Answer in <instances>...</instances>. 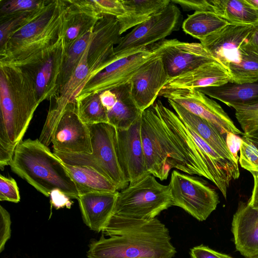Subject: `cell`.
I'll return each instance as SVG.
<instances>
[{"label":"cell","instance_id":"6da1fadb","mask_svg":"<svg viewBox=\"0 0 258 258\" xmlns=\"http://www.w3.org/2000/svg\"><path fill=\"white\" fill-rule=\"evenodd\" d=\"M141 134L150 174L164 180L175 168L210 180L205 157L186 125L160 100L143 112Z\"/></svg>","mask_w":258,"mask_h":258},{"label":"cell","instance_id":"7a4b0ae2","mask_svg":"<svg viewBox=\"0 0 258 258\" xmlns=\"http://www.w3.org/2000/svg\"><path fill=\"white\" fill-rule=\"evenodd\" d=\"M88 258H173L176 253L166 226L157 218L141 220L112 215Z\"/></svg>","mask_w":258,"mask_h":258},{"label":"cell","instance_id":"3957f363","mask_svg":"<svg viewBox=\"0 0 258 258\" xmlns=\"http://www.w3.org/2000/svg\"><path fill=\"white\" fill-rule=\"evenodd\" d=\"M34 80L24 68L0 63V168L10 165L17 146L40 104Z\"/></svg>","mask_w":258,"mask_h":258},{"label":"cell","instance_id":"277c9868","mask_svg":"<svg viewBox=\"0 0 258 258\" xmlns=\"http://www.w3.org/2000/svg\"><path fill=\"white\" fill-rule=\"evenodd\" d=\"M66 4L49 0L0 48V63L25 68L43 59L63 38Z\"/></svg>","mask_w":258,"mask_h":258},{"label":"cell","instance_id":"5b68a950","mask_svg":"<svg viewBox=\"0 0 258 258\" xmlns=\"http://www.w3.org/2000/svg\"><path fill=\"white\" fill-rule=\"evenodd\" d=\"M10 166L13 172L45 197L58 189L71 199L79 197L64 163L39 139L20 142Z\"/></svg>","mask_w":258,"mask_h":258},{"label":"cell","instance_id":"8992f818","mask_svg":"<svg viewBox=\"0 0 258 258\" xmlns=\"http://www.w3.org/2000/svg\"><path fill=\"white\" fill-rule=\"evenodd\" d=\"M92 153H67L53 151L63 162L71 165L91 167L106 177L117 190L127 187L129 182L120 167L117 150V129L108 123L88 125Z\"/></svg>","mask_w":258,"mask_h":258},{"label":"cell","instance_id":"52a82bcc","mask_svg":"<svg viewBox=\"0 0 258 258\" xmlns=\"http://www.w3.org/2000/svg\"><path fill=\"white\" fill-rule=\"evenodd\" d=\"M170 186L149 174L118 192L113 215L150 220L172 206Z\"/></svg>","mask_w":258,"mask_h":258},{"label":"cell","instance_id":"ba28073f","mask_svg":"<svg viewBox=\"0 0 258 258\" xmlns=\"http://www.w3.org/2000/svg\"><path fill=\"white\" fill-rule=\"evenodd\" d=\"M169 185L173 206L181 208L199 221L206 220L220 202L216 190L197 176L173 170Z\"/></svg>","mask_w":258,"mask_h":258},{"label":"cell","instance_id":"9c48e42d","mask_svg":"<svg viewBox=\"0 0 258 258\" xmlns=\"http://www.w3.org/2000/svg\"><path fill=\"white\" fill-rule=\"evenodd\" d=\"M182 20L179 9L171 2L162 10L121 37L114 48V54L143 50L160 42L178 30Z\"/></svg>","mask_w":258,"mask_h":258},{"label":"cell","instance_id":"30bf717a","mask_svg":"<svg viewBox=\"0 0 258 258\" xmlns=\"http://www.w3.org/2000/svg\"><path fill=\"white\" fill-rule=\"evenodd\" d=\"M160 51L159 42L123 57L115 55L117 58L88 81L77 96L99 94L129 82L140 69Z\"/></svg>","mask_w":258,"mask_h":258},{"label":"cell","instance_id":"8fae6325","mask_svg":"<svg viewBox=\"0 0 258 258\" xmlns=\"http://www.w3.org/2000/svg\"><path fill=\"white\" fill-rule=\"evenodd\" d=\"M159 95L173 101L190 113L207 121L225 136L228 133L237 135L243 134L217 102L198 89L163 88Z\"/></svg>","mask_w":258,"mask_h":258},{"label":"cell","instance_id":"7c38bea8","mask_svg":"<svg viewBox=\"0 0 258 258\" xmlns=\"http://www.w3.org/2000/svg\"><path fill=\"white\" fill-rule=\"evenodd\" d=\"M51 143L53 151L92 153L90 130L88 125L80 118L75 101L67 104L54 129Z\"/></svg>","mask_w":258,"mask_h":258},{"label":"cell","instance_id":"4fadbf2b","mask_svg":"<svg viewBox=\"0 0 258 258\" xmlns=\"http://www.w3.org/2000/svg\"><path fill=\"white\" fill-rule=\"evenodd\" d=\"M121 37L117 18L102 15L93 28L88 46L87 59L90 73L87 82L112 62L115 45Z\"/></svg>","mask_w":258,"mask_h":258},{"label":"cell","instance_id":"5bb4252c","mask_svg":"<svg viewBox=\"0 0 258 258\" xmlns=\"http://www.w3.org/2000/svg\"><path fill=\"white\" fill-rule=\"evenodd\" d=\"M160 43V54L169 79L216 61L201 43L174 39H164Z\"/></svg>","mask_w":258,"mask_h":258},{"label":"cell","instance_id":"9a60e30c","mask_svg":"<svg viewBox=\"0 0 258 258\" xmlns=\"http://www.w3.org/2000/svg\"><path fill=\"white\" fill-rule=\"evenodd\" d=\"M141 125V117L126 130L117 129L118 160L129 185L150 174L146 165Z\"/></svg>","mask_w":258,"mask_h":258},{"label":"cell","instance_id":"2e32d148","mask_svg":"<svg viewBox=\"0 0 258 258\" xmlns=\"http://www.w3.org/2000/svg\"><path fill=\"white\" fill-rule=\"evenodd\" d=\"M169 78L160 54L144 64L130 81L132 97L142 112L152 105Z\"/></svg>","mask_w":258,"mask_h":258},{"label":"cell","instance_id":"e0dca14e","mask_svg":"<svg viewBox=\"0 0 258 258\" xmlns=\"http://www.w3.org/2000/svg\"><path fill=\"white\" fill-rule=\"evenodd\" d=\"M254 25L229 23L200 40L213 58L227 71L237 61L239 48L252 32Z\"/></svg>","mask_w":258,"mask_h":258},{"label":"cell","instance_id":"ac0fdd59","mask_svg":"<svg viewBox=\"0 0 258 258\" xmlns=\"http://www.w3.org/2000/svg\"><path fill=\"white\" fill-rule=\"evenodd\" d=\"M66 49L63 38L41 60L25 68L32 76L40 103L55 98Z\"/></svg>","mask_w":258,"mask_h":258},{"label":"cell","instance_id":"d6986e66","mask_svg":"<svg viewBox=\"0 0 258 258\" xmlns=\"http://www.w3.org/2000/svg\"><path fill=\"white\" fill-rule=\"evenodd\" d=\"M231 232L237 251L244 258L258 255V212L240 201L234 214Z\"/></svg>","mask_w":258,"mask_h":258},{"label":"cell","instance_id":"ffe728a7","mask_svg":"<svg viewBox=\"0 0 258 258\" xmlns=\"http://www.w3.org/2000/svg\"><path fill=\"white\" fill-rule=\"evenodd\" d=\"M229 82H231V77L228 71L218 62L214 61L169 79L163 88L198 89L220 86Z\"/></svg>","mask_w":258,"mask_h":258},{"label":"cell","instance_id":"44dd1931","mask_svg":"<svg viewBox=\"0 0 258 258\" xmlns=\"http://www.w3.org/2000/svg\"><path fill=\"white\" fill-rule=\"evenodd\" d=\"M118 191L90 192L78 199L83 220L91 230L102 231L112 216Z\"/></svg>","mask_w":258,"mask_h":258},{"label":"cell","instance_id":"7402d4cb","mask_svg":"<svg viewBox=\"0 0 258 258\" xmlns=\"http://www.w3.org/2000/svg\"><path fill=\"white\" fill-rule=\"evenodd\" d=\"M179 118L224 158L238 164L229 151L226 136L204 119L190 113L173 101L167 99Z\"/></svg>","mask_w":258,"mask_h":258},{"label":"cell","instance_id":"603a6c76","mask_svg":"<svg viewBox=\"0 0 258 258\" xmlns=\"http://www.w3.org/2000/svg\"><path fill=\"white\" fill-rule=\"evenodd\" d=\"M66 11L63 28V40L66 51L84 34L94 28L99 16L71 0L64 1Z\"/></svg>","mask_w":258,"mask_h":258},{"label":"cell","instance_id":"cb8c5ba5","mask_svg":"<svg viewBox=\"0 0 258 258\" xmlns=\"http://www.w3.org/2000/svg\"><path fill=\"white\" fill-rule=\"evenodd\" d=\"M198 90L232 108L258 104V81L243 84L229 82L220 86Z\"/></svg>","mask_w":258,"mask_h":258},{"label":"cell","instance_id":"d4e9b609","mask_svg":"<svg viewBox=\"0 0 258 258\" xmlns=\"http://www.w3.org/2000/svg\"><path fill=\"white\" fill-rule=\"evenodd\" d=\"M112 90L116 95L117 101L107 112L108 123L116 129L126 130L141 117L143 112L132 97L130 82Z\"/></svg>","mask_w":258,"mask_h":258},{"label":"cell","instance_id":"484cf974","mask_svg":"<svg viewBox=\"0 0 258 258\" xmlns=\"http://www.w3.org/2000/svg\"><path fill=\"white\" fill-rule=\"evenodd\" d=\"M124 13L117 18L120 33L141 24L162 10L170 2V0H122Z\"/></svg>","mask_w":258,"mask_h":258},{"label":"cell","instance_id":"4316f807","mask_svg":"<svg viewBox=\"0 0 258 258\" xmlns=\"http://www.w3.org/2000/svg\"><path fill=\"white\" fill-rule=\"evenodd\" d=\"M64 165L77 187L79 196L90 192L117 191L110 181L91 167L71 165L64 163Z\"/></svg>","mask_w":258,"mask_h":258},{"label":"cell","instance_id":"83f0119b","mask_svg":"<svg viewBox=\"0 0 258 258\" xmlns=\"http://www.w3.org/2000/svg\"><path fill=\"white\" fill-rule=\"evenodd\" d=\"M213 13L231 24L255 25L258 10L246 0H212Z\"/></svg>","mask_w":258,"mask_h":258},{"label":"cell","instance_id":"f1b7e54d","mask_svg":"<svg viewBox=\"0 0 258 258\" xmlns=\"http://www.w3.org/2000/svg\"><path fill=\"white\" fill-rule=\"evenodd\" d=\"M231 82L237 84L258 81V51L246 41L239 47L237 61L229 64Z\"/></svg>","mask_w":258,"mask_h":258},{"label":"cell","instance_id":"f546056e","mask_svg":"<svg viewBox=\"0 0 258 258\" xmlns=\"http://www.w3.org/2000/svg\"><path fill=\"white\" fill-rule=\"evenodd\" d=\"M228 24L214 13L199 11L188 15L182 28L186 33L201 40Z\"/></svg>","mask_w":258,"mask_h":258},{"label":"cell","instance_id":"4dcf8cb0","mask_svg":"<svg viewBox=\"0 0 258 258\" xmlns=\"http://www.w3.org/2000/svg\"><path fill=\"white\" fill-rule=\"evenodd\" d=\"M75 101L78 115L86 124L108 123L107 111L101 102L99 94L78 96Z\"/></svg>","mask_w":258,"mask_h":258},{"label":"cell","instance_id":"1f68e13d","mask_svg":"<svg viewBox=\"0 0 258 258\" xmlns=\"http://www.w3.org/2000/svg\"><path fill=\"white\" fill-rule=\"evenodd\" d=\"M93 28L77 39L66 51L59 80V90L69 81L88 48L92 39Z\"/></svg>","mask_w":258,"mask_h":258},{"label":"cell","instance_id":"d6a6232c","mask_svg":"<svg viewBox=\"0 0 258 258\" xmlns=\"http://www.w3.org/2000/svg\"><path fill=\"white\" fill-rule=\"evenodd\" d=\"M89 46V45H88ZM88 47L69 81L59 90L57 96L75 101L76 97L87 82L90 73L88 63Z\"/></svg>","mask_w":258,"mask_h":258},{"label":"cell","instance_id":"836d02e7","mask_svg":"<svg viewBox=\"0 0 258 258\" xmlns=\"http://www.w3.org/2000/svg\"><path fill=\"white\" fill-rule=\"evenodd\" d=\"M74 1L77 4L99 16L110 15L117 18L124 13V7L122 0Z\"/></svg>","mask_w":258,"mask_h":258},{"label":"cell","instance_id":"e575fe53","mask_svg":"<svg viewBox=\"0 0 258 258\" xmlns=\"http://www.w3.org/2000/svg\"><path fill=\"white\" fill-rule=\"evenodd\" d=\"M39 9L0 17V48L5 44L12 34L28 22Z\"/></svg>","mask_w":258,"mask_h":258},{"label":"cell","instance_id":"d590c367","mask_svg":"<svg viewBox=\"0 0 258 258\" xmlns=\"http://www.w3.org/2000/svg\"><path fill=\"white\" fill-rule=\"evenodd\" d=\"M49 0H8L2 1L0 17L25 11H35L47 3Z\"/></svg>","mask_w":258,"mask_h":258},{"label":"cell","instance_id":"8d00e7d4","mask_svg":"<svg viewBox=\"0 0 258 258\" xmlns=\"http://www.w3.org/2000/svg\"><path fill=\"white\" fill-rule=\"evenodd\" d=\"M235 117L244 134L258 128V104L246 106H235Z\"/></svg>","mask_w":258,"mask_h":258},{"label":"cell","instance_id":"74e56055","mask_svg":"<svg viewBox=\"0 0 258 258\" xmlns=\"http://www.w3.org/2000/svg\"><path fill=\"white\" fill-rule=\"evenodd\" d=\"M238 162L242 168L251 172H258V149L247 139L242 137Z\"/></svg>","mask_w":258,"mask_h":258},{"label":"cell","instance_id":"f35d334b","mask_svg":"<svg viewBox=\"0 0 258 258\" xmlns=\"http://www.w3.org/2000/svg\"><path fill=\"white\" fill-rule=\"evenodd\" d=\"M0 201L15 203L20 201L19 189L16 180L0 175Z\"/></svg>","mask_w":258,"mask_h":258},{"label":"cell","instance_id":"ab89813d","mask_svg":"<svg viewBox=\"0 0 258 258\" xmlns=\"http://www.w3.org/2000/svg\"><path fill=\"white\" fill-rule=\"evenodd\" d=\"M11 220L8 211L0 206V252H2L11 234Z\"/></svg>","mask_w":258,"mask_h":258},{"label":"cell","instance_id":"60d3db41","mask_svg":"<svg viewBox=\"0 0 258 258\" xmlns=\"http://www.w3.org/2000/svg\"><path fill=\"white\" fill-rule=\"evenodd\" d=\"M190 255L191 258H233L203 244L192 248L190 251Z\"/></svg>","mask_w":258,"mask_h":258},{"label":"cell","instance_id":"b9f144b4","mask_svg":"<svg viewBox=\"0 0 258 258\" xmlns=\"http://www.w3.org/2000/svg\"><path fill=\"white\" fill-rule=\"evenodd\" d=\"M49 197L51 206L56 209L64 207L70 209L73 204L71 199L58 189L52 190Z\"/></svg>","mask_w":258,"mask_h":258},{"label":"cell","instance_id":"7bdbcfd3","mask_svg":"<svg viewBox=\"0 0 258 258\" xmlns=\"http://www.w3.org/2000/svg\"><path fill=\"white\" fill-rule=\"evenodd\" d=\"M242 138L232 133H228L226 136V142L227 147L235 159L238 163L239 157L238 152L240 150L242 143Z\"/></svg>","mask_w":258,"mask_h":258},{"label":"cell","instance_id":"ee69618b","mask_svg":"<svg viewBox=\"0 0 258 258\" xmlns=\"http://www.w3.org/2000/svg\"><path fill=\"white\" fill-rule=\"evenodd\" d=\"M101 102L106 110L110 111L117 101V96L112 90H107L99 93Z\"/></svg>","mask_w":258,"mask_h":258},{"label":"cell","instance_id":"f6af8a7d","mask_svg":"<svg viewBox=\"0 0 258 258\" xmlns=\"http://www.w3.org/2000/svg\"><path fill=\"white\" fill-rule=\"evenodd\" d=\"M253 178V187L251 196L247 202L248 205L258 212V172H251Z\"/></svg>","mask_w":258,"mask_h":258},{"label":"cell","instance_id":"bcb514c9","mask_svg":"<svg viewBox=\"0 0 258 258\" xmlns=\"http://www.w3.org/2000/svg\"><path fill=\"white\" fill-rule=\"evenodd\" d=\"M247 42L258 51V23L254 25V29L247 38Z\"/></svg>","mask_w":258,"mask_h":258},{"label":"cell","instance_id":"7dc6e473","mask_svg":"<svg viewBox=\"0 0 258 258\" xmlns=\"http://www.w3.org/2000/svg\"><path fill=\"white\" fill-rule=\"evenodd\" d=\"M242 138L247 139L258 149V128L247 134L243 133Z\"/></svg>","mask_w":258,"mask_h":258},{"label":"cell","instance_id":"c3c4849f","mask_svg":"<svg viewBox=\"0 0 258 258\" xmlns=\"http://www.w3.org/2000/svg\"><path fill=\"white\" fill-rule=\"evenodd\" d=\"M246 2L255 9L258 10V0H246Z\"/></svg>","mask_w":258,"mask_h":258},{"label":"cell","instance_id":"681fc988","mask_svg":"<svg viewBox=\"0 0 258 258\" xmlns=\"http://www.w3.org/2000/svg\"><path fill=\"white\" fill-rule=\"evenodd\" d=\"M249 258H258V255Z\"/></svg>","mask_w":258,"mask_h":258}]
</instances>
